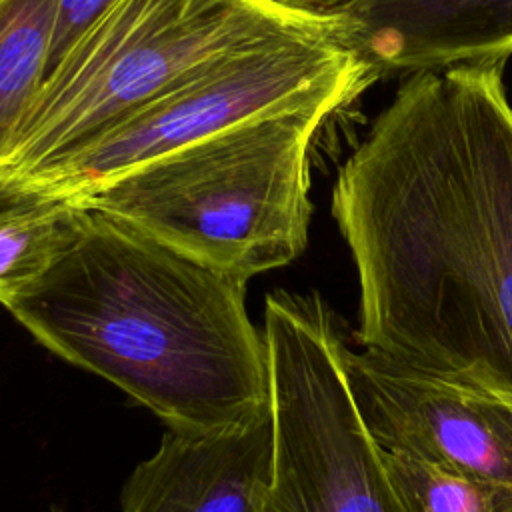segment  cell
<instances>
[{
	"instance_id": "obj_1",
	"label": "cell",
	"mask_w": 512,
	"mask_h": 512,
	"mask_svg": "<svg viewBox=\"0 0 512 512\" xmlns=\"http://www.w3.org/2000/svg\"><path fill=\"white\" fill-rule=\"evenodd\" d=\"M504 62L410 72L342 164L332 216L358 274V344L512 408Z\"/></svg>"
},
{
	"instance_id": "obj_2",
	"label": "cell",
	"mask_w": 512,
	"mask_h": 512,
	"mask_svg": "<svg viewBox=\"0 0 512 512\" xmlns=\"http://www.w3.org/2000/svg\"><path fill=\"white\" fill-rule=\"evenodd\" d=\"M246 284L84 208L64 252L2 306L168 428L216 432L268 410L266 342Z\"/></svg>"
},
{
	"instance_id": "obj_3",
	"label": "cell",
	"mask_w": 512,
	"mask_h": 512,
	"mask_svg": "<svg viewBox=\"0 0 512 512\" xmlns=\"http://www.w3.org/2000/svg\"><path fill=\"white\" fill-rule=\"evenodd\" d=\"M348 102L330 96L244 120L72 200L248 282L306 250L312 140Z\"/></svg>"
},
{
	"instance_id": "obj_4",
	"label": "cell",
	"mask_w": 512,
	"mask_h": 512,
	"mask_svg": "<svg viewBox=\"0 0 512 512\" xmlns=\"http://www.w3.org/2000/svg\"><path fill=\"white\" fill-rule=\"evenodd\" d=\"M328 20L272 0H118L42 82L0 174L32 176L196 66Z\"/></svg>"
},
{
	"instance_id": "obj_5",
	"label": "cell",
	"mask_w": 512,
	"mask_h": 512,
	"mask_svg": "<svg viewBox=\"0 0 512 512\" xmlns=\"http://www.w3.org/2000/svg\"><path fill=\"white\" fill-rule=\"evenodd\" d=\"M322 26L274 36L216 56L32 176L76 198L132 168L244 120L330 96L354 100L378 72L348 42L332 10Z\"/></svg>"
},
{
	"instance_id": "obj_6",
	"label": "cell",
	"mask_w": 512,
	"mask_h": 512,
	"mask_svg": "<svg viewBox=\"0 0 512 512\" xmlns=\"http://www.w3.org/2000/svg\"><path fill=\"white\" fill-rule=\"evenodd\" d=\"M270 478L262 512H408L348 376L338 316L318 294L264 302Z\"/></svg>"
},
{
	"instance_id": "obj_7",
	"label": "cell",
	"mask_w": 512,
	"mask_h": 512,
	"mask_svg": "<svg viewBox=\"0 0 512 512\" xmlns=\"http://www.w3.org/2000/svg\"><path fill=\"white\" fill-rule=\"evenodd\" d=\"M358 406L388 452L422 458L512 488V408L372 350H348Z\"/></svg>"
},
{
	"instance_id": "obj_8",
	"label": "cell",
	"mask_w": 512,
	"mask_h": 512,
	"mask_svg": "<svg viewBox=\"0 0 512 512\" xmlns=\"http://www.w3.org/2000/svg\"><path fill=\"white\" fill-rule=\"evenodd\" d=\"M270 454V408L216 432L168 428L126 478L122 512H262Z\"/></svg>"
},
{
	"instance_id": "obj_9",
	"label": "cell",
	"mask_w": 512,
	"mask_h": 512,
	"mask_svg": "<svg viewBox=\"0 0 512 512\" xmlns=\"http://www.w3.org/2000/svg\"><path fill=\"white\" fill-rule=\"evenodd\" d=\"M332 12L378 74L512 54V0H348Z\"/></svg>"
},
{
	"instance_id": "obj_10",
	"label": "cell",
	"mask_w": 512,
	"mask_h": 512,
	"mask_svg": "<svg viewBox=\"0 0 512 512\" xmlns=\"http://www.w3.org/2000/svg\"><path fill=\"white\" fill-rule=\"evenodd\" d=\"M82 212L72 198L0 174V304L50 268L74 238Z\"/></svg>"
},
{
	"instance_id": "obj_11",
	"label": "cell",
	"mask_w": 512,
	"mask_h": 512,
	"mask_svg": "<svg viewBox=\"0 0 512 512\" xmlns=\"http://www.w3.org/2000/svg\"><path fill=\"white\" fill-rule=\"evenodd\" d=\"M58 0H0V164L38 94Z\"/></svg>"
},
{
	"instance_id": "obj_12",
	"label": "cell",
	"mask_w": 512,
	"mask_h": 512,
	"mask_svg": "<svg viewBox=\"0 0 512 512\" xmlns=\"http://www.w3.org/2000/svg\"><path fill=\"white\" fill-rule=\"evenodd\" d=\"M386 466L408 512H512V488L386 450Z\"/></svg>"
},
{
	"instance_id": "obj_13",
	"label": "cell",
	"mask_w": 512,
	"mask_h": 512,
	"mask_svg": "<svg viewBox=\"0 0 512 512\" xmlns=\"http://www.w3.org/2000/svg\"><path fill=\"white\" fill-rule=\"evenodd\" d=\"M118 0H58L52 42L44 80L60 66L74 44L116 4Z\"/></svg>"
},
{
	"instance_id": "obj_14",
	"label": "cell",
	"mask_w": 512,
	"mask_h": 512,
	"mask_svg": "<svg viewBox=\"0 0 512 512\" xmlns=\"http://www.w3.org/2000/svg\"><path fill=\"white\" fill-rule=\"evenodd\" d=\"M276 4L296 8V10H314V12H326L336 6H342L348 0H272Z\"/></svg>"
}]
</instances>
